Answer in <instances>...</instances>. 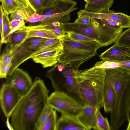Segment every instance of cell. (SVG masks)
I'll return each mask as SVG.
<instances>
[{
    "mask_svg": "<svg viewBox=\"0 0 130 130\" xmlns=\"http://www.w3.org/2000/svg\"><path fill=\"white\" fill-rule=\"evenodd\" d=\"M49 92L43 80L36 77L31 87L21 97L11 116L14 130H35L39 117L48 104Z\"/></svg>",
    "mask_w": 130,
    "mask_h": 130,
    "instance_id": "1",
    "label": "cell"
},
{
    "mask_svg": "<svg viewBox=\"0 0 130 130\" xmlns=\"http://www.w3.org/2000/svg\"><path fill=\"white\" fill-rule=\"evenodd\" d=\"M105 70L112 79L115 95V106L110 112L111 130H117L127 121V111L130 103V71L121 67Z\"/></svg>",
    "mask_w": 130,
    "mask_h": 130,
    "instance_id": "2",
    "label": "cell"
},
{
    "mask_svg": "<svg viewBox=\"0 0 130 130\" xmlns=\"http://www.w3.org/2000/svg\"><path fill=\"white\" fill-rule=\"evenodd\" d=\"M105 69L93 68L79 70L74 78L80 101L84 106L103 107Z\"/></svg>",
    "mask_w": 130,
    "mask_h": 130,
    "instance_id": "3",
    "label": "cell"
},
{
    "mask_svg": "<svg viewBox=\"0 0 130 130\" xmlns=\"http://www.w3.org/2000/svg\"><path fill=\"white\" fill-rule=\"evenodd\" d=\"M63 48L58 57V63L78 69L85 62L97 54L100 47L96 41L74 40L66 35L61 38Z\"/></svg>",
    "mask_w": 130,
    "mask_h": 130,
    "instance_id": "4",
    "label": "cell"
},
{
    "mask_svg": "<svg viewBox=\"0 0 130 130\" xmlns=\"http://www.w3.org/2000/svg\"><path fill=\"white\" fill-rule=\"evenodd\" d=\"M66 31L80 34L94 39L100 47L115 42L122 32L123 28L117 29L111 27L101 19H92L91 24L84 25L74 22L63 23Z\"/></svg>",
    "mask_w": 130,
    "mask_h": 130,
    "instance_id": "5",
    "label": "cell"
},
{
    "mask_svg": "<svg viewBox=\"0 0 130 130\" xmlns=\"http://www.w3.org/2000/svg\"><path fill=\"white\" fill-rule=\"evenodd\" d=\"M78 71L74 68L65 66L63 70L60 71L54 65L46 72V76L51 80L55 91L64 92L81 102L74 78Z\"/></svg>",
    "mask_w": 130,
    "mask_h": 130,
    "instance_id": "6",
    "label": "cell"
},
{
    "mask_svg": "<svg viewBox=\"0 0 130 130\" xmlns=\"http://www.w3.org/2000/svg\"><path fill=\"white\" fill-rule=\"evenodd\" d=\"M47 104L62 115L77 116L84 105L79 100L63 92L55 91L48 98Z\"/></svg>",
    "mask_w": 130,
    "mask_h": 130,
    "instance_id": "7",
    "label": "cell"
},
{
    "mask_svg": "<svg viewBox=\"0 0 130 130\" xmlns=\"http://www.w3.org/2000/svg\"><path fill=\"white\" fill-rule=\"evenodd\" d=\"M76 1L72 0H57L52 8L45 11L42 15L45 16L41 24H45L56 21L63 23L69 22L70 13L77 9Z\"/></svg>",
    "mask_w": 130,
    "mask_h": 130,
    "instance_id": "8",
    "label": "cell"
},
{
    "mask_svg": "<svg viewBox=\"0 0 130 130\" xmlns=\"http://www.w3.org/2000/svg\"><path fill=\"white\" fill-rule=\"evenodd\" d=\"M21 98L11 85L6 82L2 84L0 91L1 106L6 118L11 117Z\"/></svg>",
    "mask_w": 130,
    "mask_h": 130,
    "instance_id": "9",
    "label": "cell"
},
{
    "mask_svg": "<svg viewBox=\"0 0 130 130\" xmlns=\"http://www.w3.org/2000/svg\"><path fill=\"white\" fill-rule=\"evenodd\" d=\"M6 79V82L11 85L21 97L29 91L33 83L28 73L18 68Z\"/></svg>",
    "mask_w": 130,
    "mask_h": 130,
    "instance_id": "10",
    "label": "cell"
},
{
    "mask_svg": "<svg viewBox=\"0 0 130 130\" xmlns=\"http://www.w3.org/2000/svg\"><path fill=\"white\" fill-rule=\"evenodd\" d=\"M77 15L78 17L111 20L119 23L123 28L130 27V16L123 13H117L110 9L104 10L99 13L91 12L81 9L78 12Z\"/></svg>",
    "mask_w": 130,
    "mask_h": 130,
    "instance_id": "11",
    "label": "cell"
},
{
    "mask_svg": "<svg viewBox=\"0 0 130 130\" xmlns=\"http://www.w3.org/2000/svg\"><path fill=\"white\" fill-rule=\"evenodd\" d=\"M99 57L102 60L112 61L128 60H130V48L114 45Z\"/></svg>",
    "mask_w": 130,
    "mask_h": 130,
    "instance_id": "12",
    "label": "cell"
},
{
    "mask_svg": "<svg viewBox=\"0 0 130 130\" xmlns=\"http://www.w3.org/2000/svg\"><path fill=\"white\" fill-rule=\"evenodd\" d=\"M103 107L105 112H111L115 107L116 98L113 82L110 76L106 72L103 90Z\"/></svg>",
    "mask_w": 130,
    "mask_h": 130,
    "instance_id": "13",
    "label": "cell"
},
{
    "mask_svg": "<svg viewBox=\"0 0 130 130\" xmlns=\"http://www.w3.org/2000/svg\"><path fill=\"white\" fill-rule=\"evenodd\" d=\"M99 108L85 106L82 111L77 116L78 120L86 130L95 129L97 123V113Z\"/></svg>",
    "mask_w": 130,
    "mask_h": 130,
    "instance_id": "14",
    "label": "cell"
},
{
    "mask_svg": "<svg viewBox=\"0 0 130 130\" xmlns=\"http://www.w3.org/2000/svg\"><path fill=\"white\" fill-rule=\"evenodd\" d=\"M62 48L63 46L55 50L33 56L31 58L35 63L41 64L43 68L54 66L58 62V57Z\"/></svg>",
    "mask_w": 130,
    "mask_h": 130,
    "instance_id": "15",
    "label": "cell"
},
{
    "mask_svg": "<svg viewBox=\"0 0 130 130\" xmlns=\"http://www.w3.org/2000/svg\"><path fill=\"white\" fill-rule=\"evenodd\" d=\"M56 130H86L77 116L62 115L57 120Z\"/></svg>",
    "mask_w": 130,
    "mask_h": 130,
    "instance_id": "16",
    "label": "cell"
},
{
    "mask_svg": "<svg viewBox=\"0 0 130 130\" xmlns=\"http://www.w3.org/2000/svg\"><path fill=\"white\" fill-rule=\"evenodd\" d=\"M28 31L25 24L18 28L9 35L8 46L11 48L20 46L27 39Z\"/></svg>",
    "mask_w": 130,
    "mask_h": 130,
    "instance_id": "17",
    "label": "cell"
},
{
    "mask_svg": "<svg viewBox=\"0 0 130 130\" xmlns=\"http://www.w3.org/2000/svg\"><path fill=\"white\" fill-rule=\"evenodd\" d=\"M85 2L84 9L89 12L99 13L109 9L114 0H84Z\"/></svg>",
    "mask_w": 130,
    "mask_h": 130,
    "instance_id": "18",
    "label": "cell"
},
{
    "mask_svg": "<svg viewBox=\"0 0 130 130\" xmlns=\"http://www.w3.org/2000/svg\"><path fill=\"white\" fill-rule=\"evenodd\" d=\"M48 39L35 37H30L27 38L21 46L27 51L32 54Z\"/></svg>",
    "mask_w": 130,
    "mask_h": 130,
    "instance_id": "19",
    "label": "cell"
},
{
    "mask_svg": "<svg viewBox=\"0 0 130 130\" xmlns=\"http://www.w3.org/2000/svg\"><path fill=\"white\" fill-rule=\"evenodd\" d=\"M35 27L37 28L50 30L61 37L66 33L63 23L58 21L45 24H40L36 25Z\"/></svg>",
    "mask_w": 130,
    "mask_h": 130,
    "instance_id": "20",
    "label": "cell"
},
{
    "mask_svg": "<svg viewBox=\"0 0 130 130\" xmlns=\"http://www.w3.org/2000/svg\"><path fill=\"white\" fill-rule=\"evenodd\" d=\"M27 28L29 29V31L27 38L33 37L47 39L61 38V37L50 30L44 29Z\"/></svg>",
    "mask_w": 130,
    "mask_h": 130,
    "instance_id": "21",
    "label": "cell"
},
{
    "mask_svg": "<svg viewBox=\"0 0 130 130\" xmlns=\"http://www.w3.org/2000/svg\"><path fill=\"white\" fill-rule=\"evenodd\" d=\"M3 37L1 40L2 44H6L9 42V35L12 30L11 28V21L8 15L4 12L3 14Z\"/></svg>",
    "mask_w": 130,
    "mask_h": 130,
    "instance_id": "22",
    "label": "cell"
},
{
    "mask_svg": "<svg viewBox=\"0 0 130 130\" xmlns=\"http://www.w3.org/2000/svg\"><path fill=\"white\" fill-rule=\"evenodd\" d=\"M1 2L4 13L8 15L18 9L24 10L14 0H2Z\"/></svg>",
    "mask_w": 130,
    "mask_h": 130,
    "instance_id": "23",
    "label": "cell"
},
{
    "mask_svg": "<svg viewBox=\"0 0 130 130\" xmlns=\"http://www.w3.org/2000/svg\"><path fill=\"white\" fill-rule=\"evenodd\" d=\"M54 109L47 104L39 117L36 124L35 130L41 129Z\"/></svg>",
    "mask_w": 130,
    "mask_h": 130,
    "instance_id": "24",
    "label": "cell"
},
{
    "mask_svg": "<svg viewBox=\"0 0 130 130\" xmlns=\"http://www.w3.org/2000/svg\"><path fill=\"white\" fill-rule=\"evenodd\" d=\"M57 120L56 110L54 109L41 130H56Z\"/></svg>",
    "mask_w": 130,
    "mask_h": 130,
    "instance_id": "25",
    "label": "cell"
},
{
    "mask_svg": "<svg viewBox=\"0 0 130 130\" xmlns=\"http://www.w3.org/2000/svg\"><path fill=\"white\" fill-rule=\"evenodd\" d=\"M114 45L130 48V27L121 33Z\"/></svg>",
    "mask_w": 130,
    "mask_h": 130,
    "instance_id": "26",
    "label": "cell"
},
{
    "mask_svg": "<svg viewBox=\"0 0 130 130\" xmlns=\"http://www.w3.org/2000/svg\"><path fill=\"white\" fill-rule=\"evenodd\" d=\"M95 130H111L110 124L107 118L104 117L101 113L99 109L97 113V123Z\"/></svg>",
    "mask_w": 130,
    "mask_h": 130,
    "instance_id": "27",
    "label": "cell"
},
{
    "mask_svg": "<svg viewBox=\"0 0 130 130\" xmlns=\"http://www.w3.org/2000/svg\"><path fill=\"white\" fill-rule=\"evenodd\" d=\"M14 48L7 46L0 56V61L6 65L11 63L15 55Z\"/></svg>",
    "mask_w": 130,
    "mask_h": 130,
    "instance_id": "28",
    "label": "cell"
},
{
    "mask_svg": "<svg viewBox=\"0 0 130 130\" xmlns=\"http://www.w3.org/2000/svg\"><path fill=\"white\" fill-rule=\"evenodd\" d=\"M27 13L23 9H17L10 14V21L13 20H15L20 22H24V21L28 22V19L27 16Z\"/></svg>",
    "mask_w": 130,
    "mask_h": 130,
    "instance_id": "29",
    "label": "cell"
},
{
    "mask_svg": "<svg viewBox=\"0 0 130 130\" xmlns=\"http://www.w3.org/2000/svg\"><path fill=\"white\" fill-rule=\"evenodd\" d=\"M66 34L68 37L71 39L77 41L81 42L95 41L94 39L90 37L72 31H67Z\"/></svg>",
    "mask_w": 130,
    "mask_h": 130,
    "instance_id": "30",
    "label": "cell"
},
{
    "mask_svg": "<svg viewBox=\"0 0 130 130\" xmlns=\"http://www.w3.org/2000/svg\"><path fill=\"white\" fill-rule=\"evenodd\" d=\"M121 67L118 63L109 61L102 60L97 62L92 67L93 68H101L105 69H111Z\"/></svg>",
    "mask_w": 130,
    "mask_h": 130,
    "instance_id": "31",
    "label": "cell"
},
{
    "mask_svg": "<svg viewBox=\"0 0 130 130\" xmlns=\"http://www.w3.org/2000/svg\"><path fill=\"white\" fill-rule=\"evenodd\" d=\"M62 47V42L61 40L50 46L45 47L41 50H37L34 52L31 55L29 59L35 55L50 51Z\"/></svg>",
    "mask_w": 130,
    "mask_h": 130,
    "instance_id": "32",
    "label": "cell"
},
{
    "mask_svg": "<svg viewBox=\"0 0 130 130\" xmlns=\"http://www.w3.org/2000/svg\"><path fill=\"white\" fill-rule=\"evenodd\" d=\"M23 8L30 15H32L36 11L32 5L29 4L25 0H14Z\"/></svg>",
    "mask_w": 130,
    "mask_h": 130,
    "instance_id": "33",
    "label": "cell"
},
{
    "mask_svg": "<svg viewBox=\"0 0 130 130\" xmlns=\"http://www.w3.org/2000/svg\"><path fill=\"white\" fill-rule=\"evenodd\" d=\"M35 10L36 13L42 15L44 12V7L42 0H28Z\"/></svg>",
    "mask_w": 130,
    "mask_h": 130,
    "instance_id": "34",
    "label": "cell"
},
{
    "mask_svg": "<svg viewBox=\"0 0 130 130\" xmlns=\"http://www.w3.org/2000/svg\"><path fill=\"white\" fill-rule=\"evenodd\" d=\"M27 16L28 19V22L30 23L41 22L45 19V15L38 14L36 12H34L31 15H29L27 13Z\"/></svg>",
    "mask_w": 130,
    "mask_h": 130,
    "instance_id": "35",
    "label": "cell"
},
{
    "mask_svg": "<svg viewBox=\"0 0 130 130\" xmlns=\"http://www.w3.org/2000/svg\"><path fill=\"white\" fill-rule=\"evenodd\" d=\"M92 18L89 17H78L75 22L74 23L80 25L88 26L90 25L92 21Z\"/></svg>",
    "mask_w": 130,
    "mask_h": 130,
    "instance_id": "36",
    "label": "cell"
},
{
    "mask_svg": "<svg viewBox=\"0 0 130 130\" xmlns=\"http://www.w3.org/2000/svg\"><path fill=\"white\" fill-rule=\"evenodd\" d=\"M105 23L109 26L117 29L123 28L119 23L115 21L107 19H102Z\"/></svg>",
    "mask_w": 130,
    "mask_h": 130,
    "instance_id": "37",
    "label": "cell"
},
{
    "mask_svg": "<svg viewBox=\"0 0 130 130\" xmlns=\"http://www.w3.org/2000/svg\"><path fill=\"white\" fill-rule=\"evenodd\" d=\"M61 38L49 39L37 50L42 49L45 47L54 44L60 41L61 40Z\"/></svg>",
    "mask_w": 130,
    "mask_h": 130,
    "instance_id": "38",
    "label": "cell"
},
{
    "mask_svg": "<svg viewBox=\"0 0 130 130\" xmlns=\"http://www.w3.org/2000/svg\"><path fill=\"white\" fill-rule=\"evenodd\" d=\"M42 0L43 5L45 12L53 7L56 3L57 0Z\"/></svg>",
    "mask_w": 130,
    "mask_h": 130,
    "instance_id": "39",
    "label": "cell"
},
{
    "mask_svg": "<svg viewBox=\"0 0 130 130\" xmlns=\"http://www.w3.org/2000/svg\"><path fill=\"white\" fill-rule=\"evenodd\" d=\"M6 65L1 61H0V78H7L5 70Z\"/></svg>",
    "mask_w": 130,
    "mask_h": 130,
    "instance_id": "40",
    "label": "cell"
},
{
    "mask_svg": "<svg viewBox=\"0 0 130 130\" xmlns=\"http://www.w3.org/2000/svg\"><path fill=\"white\" fill-rule=\"evenodd\" d=\"M4 12L1 5L0 8V32L1 35V40L3 37V14Z\"/></svg>",
    "mask_w": 130,
    "mask_h": 130,
    "instance_id": "41",
    "label": "cell"
},
{
    "mask_svg": "<svg viewBox=\"0 0 130 130\" xmlns=\"http://www.w3.org/2000/svg\"><path fill=\"white\" fill-rule=\"evenodd\" d=\"M113 62L118 63L120 65L121 67L130 71V60L124 61H114Z\"/></svg>",
    "mask_w": 130,
    "mask_h": 130,
    "instance_id": "42",
    "label": "cell"
},
{
    "mask_svg": "<svg viewBox=\"0 0 130 130\" xmlns=\"http://www.w3.org/2000/svg\"><path fill=\"white\" fill-rule=\"evenodd\" d=\"M20 22L15 20H13L11 21V28L12 31L17 27L21 23Z\"/></svg>",
    "mask_w": 130,
    "mask_h": 130,
    "instance_id": "43",
    "label": "cell"
},
{
    "mask_svg": "<svg viewBox=\"0 0 130 130\" xmlns=\"http://www.w3.org/2000/svg\"><path fill=\"white\" fill-rule=\"evenodd\" d=\"M9 118H7V120L6 122V124L9 130H14L11 124H10L9 122Z\"/></svg>",
    "mask_w": 130,
    "mask_h": 130,
    "instance_id": "44",
    "label": "cell"
},
{
    "mask_svg": "<svg viewBox=\"0 0 130 130\" xmlns=\"http://www.w3.org/2000/svg\"><path fill=\"white\" fill-rule=\"evenodd\" d=\"M127 117L128 123L130 122V103L127 111Z\"/></svg>",
    "mask_w": 130,
    "mask_h": 130,
    "instance_id": "45",
    "label": "cell"
},
{
    "mask_svg": "<svg viewBox=\"0 0 130 130\" xmlns=\"http://www.w3.org/2000/svg\"><path fill=\"white\" fill-rule=\"evenodd\" d=\"M126 130H130V122L128 123V125L127 127Z\"/></svg>",
    "mask_w": 130,
    "mask_h": 130,
    "instance_id": "46",
    "label": "cell"
},
{
    "mask_svg": "<svg viewBox=\"0 0 130 130\" xmlns=\"http://www.w3.org/2000/svg\"><path fill=\"white\" fill-rule=\"evenodd\" d=\"M30 5H31L30 3L29 2V1L28 0H25Z\"/></svg>",
    "mask_w": 130,
    "mask_h": 130,
    "instance_id": "47",
    "label": "cell"
},
{
    "mask_svg": "<svg viewBox=\"0 0 130 130\" xmlns=\"http://www.w3.org/2000/svg\"><path fill=\"white\" fill-rule=\"evenodd\" d=\"M2 0H0V2H1V1Z\"/></svg>",
    "mask_w": 130,
    "mask_h": 130,
    "instance_id": "48",
    "label": "cell"
}]
</instances>
